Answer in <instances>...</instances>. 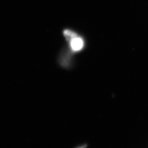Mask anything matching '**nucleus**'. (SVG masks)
<instances>
[{
	"instance_id": "nucleus-1",
	"label": "nucleus",
	"mask_w": 148,
	"mask_h": 148,
	"mask_svg": "<svg viewBox=\"0 0 148 148\" xmlns=\"http://www.w3.org/2000/svg\"><path fill=\"white\" fill-rule=\"evenodd\" d=\"M64 35L70 43L71 51L75 52H80L85 46V41L82 37L78 36L76 33L69 30L64 31Z\"/></svg>"
}]
</instances>
